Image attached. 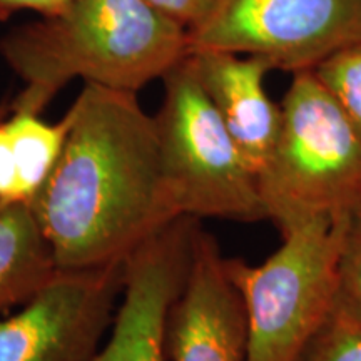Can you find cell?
Returning <instances> with one entry per match:
<instances>
[{
    "mask_svg": "<svg viewBox=\"0 0 361 361\" xmlns=\"http://www.w3.org/2000/svg\"><path fill=\"white\" fill-rule=\"evenodd\" d=\"M147 2L180 22L189 30L209 16L218 0H147Z\"/></svg>",
    "mask_w": 361,
    "mask_h": 361,
    "instance_id": "17",
    "label": "cell"
},
{
    "mask_svg": "<svg viewBox=\"0 0 361 361\" xmlns=\"http://www.w3.org/2000/svg\"><path fill=\"white\" fill-rule=\"evenodd\" d=\"M56 168L30 202L57 269L124 264L173 223L154 117L137 92L85 84Z\"/></svg>",
    "mask_w": 361,
    "mask_h": 361,
    "instance_id": "1",
    "label": "cell"
},
{
    "mask_svg": "<svg viewBox=\"0 0 361 361\" xmlns=\"http://www.w3.org/2000/svg\"><path fill=\"white\" fill-rule=\"evenodd\" d=\"M360 39L361 0H218L188 30V54L255 56L296 74Z\"/></svg>",
    "mask_w": 361,
    "mask_h": 361,
    "instance_id": "6",
    "label": "cell"
},
{
    "mask_svg": "<svg viewBox=\"0 0 361 361\" xmlns=\"http://www.w3.org/2000/svg\"><path fill=\"white\" fill-rule=\"evenodd\" d=\"M197 229L200 219H174L124 261L123 293L92 361H169L168 316L186 279Z\"/></svg>",
    "mask_w": 361,
    "mask_h": 361,
    "instance_id": "8",
    "label": "cell"
},
{
    "mask_svg": "<svg viewBox=\"0 0 361 361\" xmlns=\"http://www.w3.org/2000/svg\"><path fill=\"white\" fill-rule=\"evenodd\" d=\"M4 121L16 151L22 194L30 204L56 168L71 129L69 112L56 124L32 111L4 107Z\"/></svg>",
    "mask_w": 361,
    "mask_h": 361,
    "instance_id": "12",
    "label": "cell"
},
{
    "mask_svg": "<svg viewBox=\"0 0 361 361\" xmlns=\"http://www.w3.org/2000/svg\"><path fill=\"white\" fill-rule=\"evenodd\" d=\"M56 271L30 204L0 201V311L27 303Z\"/></svg>",
    "mask_w": 361,
    "mask_h": 361,
    "instance_id": "11",
    "label": "cell"
},
{
    "mask_svg": "<svg viewBox=\"0 0 361 361\" xmlns=\"http://www.w3.org/2000/svg\"><path fill=\"white\" fill-rule=\"evenodd\" d=\"M313 72L361 135V39L329 54Z\"/></svg>",
    "mask_w": 361,
    "mask_h": 361,
    "instance_id": "14",
    "label": "cell"
},
{
    "mask_svg": "<svg viewBox=\"0 0 361 361\" xmlns=\"http://www.w3.org/2000/svg\"><path fill=\"white\" fill-rule=\"evenodd\" d=\"M72 0H0V20H7L16 12L34 11L42 17L64 11Z\"/></svg>",
    "mask_w": 361,
    "mask_h": 361,
    "instance_id": "18",
    "label": "cell"
},
{
    "mask_svg": "<svg viewBox=\"0 0 361 361\" xmlns=\"http://www.w3.org/2000/svg\"><path fill=\"white\" fill-rule=\"evenodd\" d=\"M124 284V264L57 269L17 313L0 319V361H92Z\"/></svg>",
    "mask_w": 361,
    "mask_h": 361,
    "instance_id": "7",
    "label": "cell"
},
{
    "mask_svg": "<svg viewBox=\"0 0 361 361\" xmlns=\"http://www.w3.org/2000/svg\"><path fill=\"white\" fill-rule=\"evenodd\" d=\"M154 116L162 186L174 218L268 219L258 176L243 157L189 56L162 78Z\"/></svg>",
    "mask_w": 361,
    "mask_h": 361,
    "instance_id": "4",
    "label": "cell"
},
{
    "mask_svg": "<svg viewBox=\"0 0 361 361\" xmlns=\"http://www.w3.org/2000/svg\"><path fill=\"white\" fill-rule=\"evenodd\" d=\"M0 201L25 202L24 194H22L16 151H13L12 139L6 128L2 111H0Z\"/></svg>",
    "mask_w": 361,
    "mask_h": 361,
    "instance_id": "16",
    "label": "cell"
},
{
    "mask_svg": "<svg viewBox=\"0 0 361 361\" xmlns=\"http://www.w3.org/2000/svg\"><path fill=\"white\" fill-rule=\"evenodd\" d=\"M0 56L24 80L8 107L40 114L71 80L139 92L188 56V29L147 0H72L17 27Z\"/></svg>",
    "mask_w": 361,
    "mask_h": 361,
    "instance_id": "2",
    "label": "cell"
},
{
    "mask_svg": "<svg viewBox=\"0 0 361 361\" xmlns=\"http://www.w3.org/2000/svg\"><path fill=\"white\" fill-rule=\"evenodd\" d=\"M348 218L296 226L261 264L228 258L245 306L246 361H300L338 301Z\"/></svg>",
    "mask_w": 361,
    "mask_h": 361,
    "instance_id": "5",
    "label": "cell"
},
{
    "mask_svg": "<svg viewBox=\"0 0 361 361\" xmlns=\"http://www.w3.org/2000/svg\"><path fill=\"white\" fill-rule=\"evenodd\" d=\"M273 154L258 176L279 233L361 207V135L313 69L293 74Z\"/></svg>",
    "mask_w": 361,
    "mask_h": 361,
    "instance_id": "3",
    "label": "cell"
},
{
    "mask_svg": "<svg viewBox=\"0 0 361 361\" xmlns=\"http://www.w3.org/2000/svg\"><path fill=\"white\" fill-rule=\"evenodd\" d=\"M243 300L214 236L200 226L189 269L168 316L169 361H246Z\"/></svg>",
    "mask_w": 361,
    "mask_h": 361,
    "instance_id": "9",
    "label": "cell"
},
{
    "mask_svg": "<svg viewBox=\"0 0 361 361\" xmlns=\"http://www.w3.org/2000/svg\"><path fill=\"white\" fill-rule=\"evenodd\" d=\"M188 56L247 166L259 176L281 126V106L271 101L264 85L273 67L261 57L233 52L192 51Z\"/></svg>",
    "mask_w": 361,
    "mask_h": 361,
    "instance_id": "10",
    "label": "cell"
},
{
    "mask_svg": "<svg viewBox=\"0 0 361 361\" xmlns=\"http://www.w3.org/2000/svg\"><path fill=\"white\" fill-rule=\"evenodd\" d=\"M338 300L361 308V207L350 214L340 261Z\"/></svg>",
    "mask_w": 361,
    "mask_h": 361,
    "instance_id": "15",
    "label": "cell"
},
{
    "mask_svg": "<svg viewBox=\"0 0 361 361\" xmlns=\"http://www.w3.org/2000/svg\"><path fill=\"white\" fill-rule=\"evenodd\" d=\"M300 361H361V308L338 300Z\"/></svg>",
    "mask_w": 361,
    "mask_h": 361,
    "instance_id": "13",
    "label": "cell"
}]
</instances>
